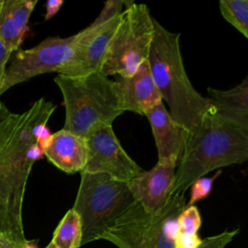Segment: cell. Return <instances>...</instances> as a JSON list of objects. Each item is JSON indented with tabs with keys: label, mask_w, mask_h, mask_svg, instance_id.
<instances>
[{
	"label": "cell",
	"mask_w": 248,
	"mask_h": 248,
	"mask_svg": "<svg viewBox=\"0 0 248 248\" xmlns=\"http://www.w3.org/2000/svg\"><path fill=\"white\" fill-rule=\"evenodd\" d=\"M149 121L157 147L158 161H179L188 133L170 116L164 102L159 103L144 114Z\"/></svg>",
	"instance_id": "4fadbf2b"
},
{
	"label": "cell",
	"mask_w": 248,
	"mask_h": 248,
	"mask_svg": "<svg viewBox=\"0 0 248 248\" xmlns=\"http://www.w3.org/2000/svg\"><path fill=\"white\" fill-rule=\"evenodd\" d=\"M54 82L66 109L63 129L86 139L92 132L112 125L122 110L114 80L101 71L83 77L57 75Z\"/></svg>",
	"instance_id": "277c9868"
},
{
	"label": "cell",
	"mask_w": 248,
	"mask_h": 248,
	"mask_svg": "<svg viewBox=\"0 0 248 248\" xmlns=\"http://www.w3.org/2000/svg\"><path fill=\"white\" fill-rule=\"evenodd\" d=\"M21 244L15 243V242L9 240L8 238L0 235V248H19Z\"/></svg>",
	"instance_id": "4316f807"
},
{
	"label": "cell",
	"mask_w": 248,
	"mask_h": 248,
	"mask_svg": "<svg viewBox=\"0 0 248 248\" xmlns=\"http://www.w3.org/2000/svg\"><path fill=\"white\" fill-rule=\"evenodd\" d=\"M11 54H12V51L9 50L0 40V81L4 77Z\"/></svg>",
	"instance_id": "d4e9b609"
},
{
	"label": "cell",
	"mask_w": 248,
	"mask_h": 248,
	"mask_svg": "<svg viewBox=\"0 0 248 248\" xmlns=\"http://www.w3.org/2000/svg\"><path fill=\"white\" fill-rule=\"evenodd\" d=\"M122 14L99 25L90 24L78 33L74 54L58 75L83 77L100 72L109 42L121 20Z\"/></svg>",
	"instance_id": "30bf717a"
},
{
	"label": "cell",
	"mask_w": 248,
	"mask_h": 248,
	"mask_svg": "<svg viewBox=\"0 0 248 248\" xmlns=\"http://www.w3.org/2000/svg\"><path fill=\"white\" fill-rule=\"evenodd\" d=\"M124 6V1L122 0H109L105 3V7L99 16L92 22L94 25H99L104 22L110 20L111 18L121 15L122 8Z\"/></svg>",
	"instance_id": "7402d4cb"
},
{
	"label": "cell",
	"mask_w": 248,
	"mask_h": 248,
	"mask_svg": "<svg viewBox=\"0 0 248 248\" xmlns=\"http://www.w3.org/2000/svg\"><path fill=\"white\" fill-rule=\"evenodd\" d=\"M44 156L66 173L81 172L87 162L86 140L61 129L52 134L50 144L45 149Z\"/></svg>",
	"instance_id": "5bb4252c"
},
{
	"label": "cell",
	"mask_w": 248,
	"mask_h": 248,
	"mask_svg": "<svg viewBox=\"0 0 248 248\" xmlns=\"http://www.w3.org/2000/svg\"><path fill=\"white\" fill-rule=\"evenodd\" d=\"M19 248H38L36 240H27L20 245Z\"/></svg>",
	"instance_id": "83f0119b"
},
{
	"label": "cell",
	"mask_w": 248,
	"mask_h": 248,
	"mask_svg": "<svg viewBox=\"0 0 248 248\" xmlns=\"http://www.w3.org/2000/svg\"><path fill=\"white\" fill-rule=\"evenodd\" d=\"M51 101L40 98L20 113L15 133L0 160V235L21 244L26 241L22 204L34 163L44 156L38 143L40 128L55 110Z\"/></svg>",
	"instance_id": "6da1fadb"
},
{
	"label": "cell",
	"mask_w": 248,
	"mask_h": 248,
	"mask_svg": "<svg viewBox=\"0 0 248 248\" xmlns=\"http://www.w3.org/2000/svg\"><path fill=\"white\" fill-rule=\"evenodd\" d=\"M202 240L198 234H186L180 233L177 232L175 241H174V248H198Z\"/></svg>",
	"instance_id": "cb8c5ba5"
},
{
	"label": "cell",
	"mask_w": 248,
	"mask_h": 248,
	"mask_svg": "<svg viewBox=\"0 0 248 248\" xmlns=\"http://www.w3.org/2000/svg\"><path fill=\"white\" fill-rule=\"evenodd\" d=\"M82 230L78 214L69 209L53 232L51 242L57 248H78L81 246Z\"/></svg>",
	"instance_id": "e0dca14e"
},
{
	"label": "cell",
	"mask_w": 248,
	"mask_h": 248,
	"mask_svg": "<svg viewBox=\"0 0 248 248\" xmlns=\"http://www.w3.org/2000/svg\"><path fill=\"white\" fill-rule=\"evenodd\" d=\"M185 207L184 194L173 196L162 210L154 213L135 202L103 239L118 248H174L177 219Z\"/></svg>",
	"instance_id": "8992f818"
},
{
	"label": "cell",
	"mask_w": 248,
	"mask_h": 248,
	"mask_svg": "<svg viewBox=\"0 0 248 248\" xmlns=\"http://www.w3.org/2000/svg\"><path fill=\"white\" fill-rule=\"evenodd\" d=\"M178 232L186 234H197L201 224V214L197 206L185 207L177 219Z\"/></svg>",
	"instance_id": "ffe728a7"
},
{
	"label": "cell",
	"mask_w": 248,
	"mask_h": 248,
	"mask_svg": "<svg viewBox=\"0 0 248 248\" xmlns=\"http://www.w3.org/2000/svg\"><path fill=\"white\" fill-rule=\"evenodd\" d=\"M19 118L20 114L9 110L0 99V160L15 133Z\"/></svg>",
	"instance_id": "d6986e66"
},
{
	"label": "cell",
	"mask_w": 248,
	"mask_h": 248,
	"mask_svg": "<svg viewBox=\"0 0 248 248\" xmlns=\"http://www.w3.org/2000/svg\"><path fill=\"white\" fill-rule=\"evenodd\" d=\"M245 162H248V135L211 107L187 137L175 172L172 197L184 194L195 180L211 170Z\"/></svg>",
	"instance_id": "7a4b0ae2"
},
{
	"label": "cell",
	"mask_w": 248,
	"mask_h": 248,
	"mask_svg": "<svg viewBox=\"0 0 248 248\" xmlns=\"http://www.w3.org/2000/svg\"><path fill=\"white\" fill-rule=\"evenodd\" d=\"M64 4L63 0H48L46 2V15H45V20H48L51 17H53L61 8V6Z\"/></svg>",
	"instance_id": "484cf974"
},
{
	"label": "cell",
	"mask_w": 248,
	"mask_h": 248,
	"mask_svg": "<svg viewBox=\"0 0 248 248\" xmlns=\"http://www.w3.org/2000/svg\"><path fill=\"white\" fill-rule=\"evenodd\" d=\"M207 92L215 112L248 135V75L231 89L208 87Z\"/></svg>",
	"instance_id": "2e32d148"
},
{
	"label": "cell",
	"mask_w": 248,
	"mask_h": 248,
	"mask_svg": "<svg viewBox=\"0 0 248 248\" xmlns=\"http://www.w3.org/2000/svg\"><path fill=\"white\" fill-rule=\"evenodd\" d=\"M219 9L222 16L248 39V0H222Z\"/></svg>",
	"instance_id": "ac0fdd59"
},
{
	"label": "cell",
	"mask_w": 248,
	"mask_h": 248,
	"mask_svg": "<svg viewBox=\"0 0 248 248\" xmlns=\"http://www.w3.org/2000/svg\"><path fill=\"white\" fill-rule=\"evenodd\" d=\"M85 140L87 162L82 171L106 173L124 182L131 181L142 172L143 170L123 149L112 125L95 130Z\"/></svg>",
	"instance_id": "9c48e42d"
},
{
	"label": "cell",
	"mask_w": 248,
	"mask_h": 248,
	"mask_svg": "<svg viewBox=\"0 0 248 248\" xmlns=\"http://www.w3.org/2000/svg\"><path fill=\"white\" fill-rule=\"evenodd\" d=\"M37 0H0V40L12 52L19 49Z\"/></svg>",
	"instance_id": "9a60e30c"
},
{
	"label": "cell",
	"mask_w": 248,
	"mask_h": 248,
	"mask_svg": "<svg viewBox=\"0 0 248 248\" xmlns=\"http://www.w3.org/2000/svg\"><path fill=\"white\" fill-rule=\"evenodd\" d=\"M222 173V170H217V171L214 173L213 176L210 177H206L202 176L200 178H198L197 180H195L191 187V197H190V201L186 203V207L194 205L195 202H200L203 199H205L206 197L209 196L212 187H213V183L215 181V179Z\"/></svg>",
	"instance_id": "44dd1931"
},
{
	"label": "cell",
	"mask_w": 248,
	"mask_h": 248,
	"mask_svg": "<svg viewBox=\"0 0 248 248\" xmlns=\"http://www.w3.org/2000/svg\"><path fill=\"white\" fill-rule=\"evenodd\" d=\"M78 33L61 38L48 37L29 49L12 52L4 77L0 81V96L11 87L46 73H58L72 58Z\"/></svg>",
	"instance_id": "ba28073f"
},
{
	"label": "cell",
	"mask_w": 248,
	"mask_h": 248,
	"mask_svg": "<svg viewBox=\"0 0 248 248\" xmlns=\"http://www.w3.org/2000/svg\"><path fill=\"white\" fill-rule=\"evenodd\" d=\"M177 165L174 159L158 161L151 170H142L128 182L135 201L146 211L158 212L170 202Z\"/></svg>",
	"instance_id": "8fae6325"
},
{
	"label": "cell",
	"mask_w": 248,
	"mask_h": 248,
	"mask_svg": "<svg viewBox=\"0 0 248 248\" xmlns=\"http://www.w3.org/2000/svg\"><path fill=\"white\" fill-rule=\"evenodd\" d=\"M46 248H57V247H56L52 242H50V243H49Z\"/></svg>",
	"instance_id": "f1b7e54d"
},
{
	"label": "cell",
	"mask_w": 248,
	"mask_h": 248,
	"mask_svg": "<svg viewBox=\"0 0 248 248\" xmlns=\"http://www.w3.org/2000/svg\"><path fill=\"white\" fill-rule=\"evenodd\" d=\"M179 38L180 33L169 31L154 19L147 61L171 118L189 134L212 106L208 97L201 95L194 88L186 74Z\"/></svg>",
	"instance_id": "3957f363"
},
{
	"label": "cell",
	"mask_w": 248,
	"mask_h": 248,
	"mask_svg": "<svg viewBox=\"0 0 248 248\" xmlns=\"http://www.w3.org/2000/svg\"><path fill=\"white\" fill-rule=\"evenodd\" d=\"M125 6L101 69L107 77H130L148 59L155 18L145 4L128 1Z\"/></svg>",
	"instance_id": "52a82bcc"
},
{
	"label": "cell",
	"mask_w": 248,
	"mask_h": 248,
	"mask_svg": "<svg viewBox=\"0 0 248 248\" xmlns=\"http://www.w3.org/2000/svg\"><path fill=\"white\" fill-rule=\"evenodd\" d=\"M120 107L123 111L144 115L147 110L163 102L151 75L148 61H144L130 77L114 80Z\"/></svg>",
	"instance_id": "7c38bea8"
},
{
	"label": "cell",
	"mask_w": 248,
	"mask_h": 248,
	"mask_svg": "<svg viewBox=\"0 0 248 248\" xmlns=\"http://www.w3.org/2000/svg\"><path fill=\"white\" fill-rule=\"evenodd\" d=\"M135 202L128 182L102 172L81 171L79 187L72 207L80 218L81 245L103 239Z\"/></svg>",
	"instance_id": "5b68a950"
},
{
	"label": "cell",
	"mask_w": 248,
	"mask_h": 248,
	"mask_svg": "<svg viewBox=\"0 0 248 248\" xmlns=\"http://www.w3.org/2000/svg\"><path fill=\"white\" fill-rule=\"evenodd\" d=\"M238 232V229L233 231H225L222 233L206 237L202 240V243L198 248H225V246L232 240Z\"/></svg>",
	"instance_id": "603a6c76"
}]
</instances>
